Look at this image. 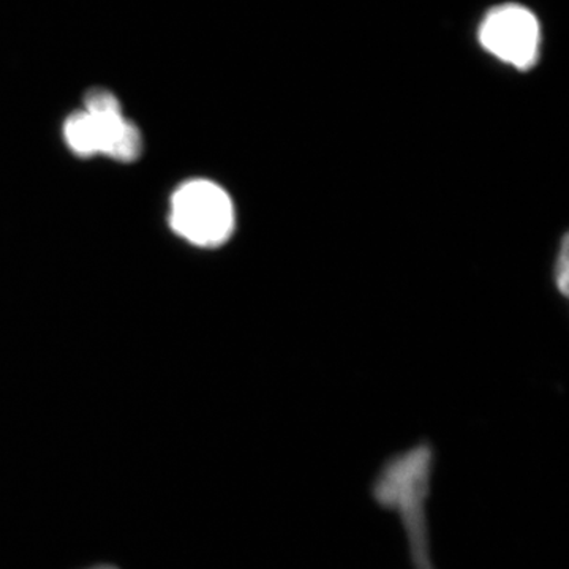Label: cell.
I'll return each instance as SVG.
<instances>
[{
    "label": "cell",
    "mask_w": 569,
    "mask_h": 569,
    "mask_svg": "<svg viewBox=\"0 0 569 569\" xmlns=\"http://www.w3.org/2000/svg\"><path fill=\"white\" fill-rule=\"evenodd\" d=\"M171 227L194 246L223 244L234 228L230 194L217 183L203 179L183 183L171 203Z\"/></svg>",
    "instance_id": "obj_1"
},
{
    "label": "cell",
    "mask_w": 569,
    "mask_h": 569,
    "mask_svg": "<svg viewBox=\"0 0 569 569\" xmlns=\"http://www.w3.org/2000/svg\"><path fill=\"white\" fill-rule=\"evenodd\" d=\"M479 43L501 62L529 70L541 51V29L530 10L508 3L486 14L479 28Z\"/></svg>",
    "instance_id": "obj_2"
},
{
    "label": "cell",
    "mask_w": 569,
    "mask_h": 569,
    "mask_svg": "<svg viewBox=\"0 0 569 569\" xmlns=\"http://www.w3.org/2000/svg\"><path fill=\"white\" fill-rule=\"evenodd\" d=\"M127 122L123 114L96 116L82 110L67 118L63 133L71 151L78 156H110Z\"/></svg>",
    "instance_id": "obj_3"
},
{
    "label": "cell",
    "mask_w": 569,
    "mask_h": 569,
    "mask_svg": "<svg viewBox=\"0 0 569 569\" xmlns=\"http://www.w3.org/2000/svg\"><path fill=\"white\" fill-rule=\"evenodd\" d=\"M91 569H118L114 567H111V565H100V567L91 568Z\"/></svg>",
    "instance_id": "obj_5"
},
{
    "label": "cell",
    "mask_w": 569,
    "mask_h": 569,
    "mask_svg": "<svg viewBox=\"0 0 569 569\" xmlns=\"http://www.w3.org/2000/svg\"><path fill=\"white\" fill-rule=\"evenodd\" d=\"M84 111L96 116L122 114L121 103L108 89H91L84 97Z\"/></svg>",
    "instance_id": "obj_4"
}]
</instances>
